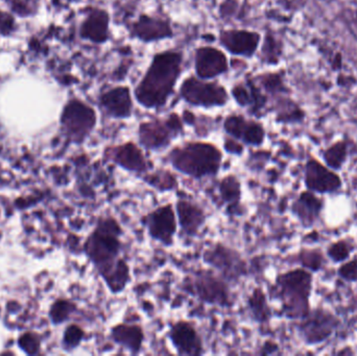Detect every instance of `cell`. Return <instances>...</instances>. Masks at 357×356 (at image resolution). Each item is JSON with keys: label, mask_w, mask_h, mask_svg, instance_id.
I'll return each mask as SVG.
<instances>
[{"label": "cell", "mask_w": 357, "mask_h": 356, "mask_svg": "<svg viewBox=\"0 0 357 356\" xmlns=\"http://www.w3.org/2000/svg\"><path fill=\"white\" fill-rule=\"evenodd\" d=\"M181 95L189 104L195 106H224L228 102V94L224 87L216 83H205L195 77H189L181 87Z\"/></svg>", "instance_id": "7"}, {"label": "cell", "mask_w": 357, "mask_h": 356, "mask_svg": "<svg viewBox=\"0 0 357 356\" xmlns=\"http://www.w3.org/2000/svg\"><path fill=\"white\" fill-rule=\"evenodd\" d=\"M299 261L304 269L310 272H319L324 265V255L317 249H303L300 252Z\"/></svg>", "instance_id": "29"}, {"label": "cell", "mask_w": 357, "mask_h": 356, "mask_svg": "<svg viewBox=\"0 0 357 356\" xmlns=\"http://www.w3.org/2000/svg\"><path fill=\"white\" fill-rule=\"evenodd\" d=\"M177 217L178 225L183 232L188 236H195L205 224V212L201 207L189 201L180 200L177 202Z\"/></svg>", "instance_id": "21"}, {"label": "cell", "mask_w": 357, "mask_h": 356, "mask_svg": "<svg viewBox=\"0 0 357 356\" xmlns=\"http://www.w3.org/2000/svg\"><path fill=\"white\" fill-rule=\"evenodd\" d=\"M224 127L231 137L241 140L248 146H261L266 138V131L260 123L247 121L238 115L229 116L225 121Z\"/></svg>", "instance_id": "13"}, {"label": "cell", "mask_w": 357, "mask_h": 356, "mask_svg": "<svg viewBox=\"0 0 357 356\" xmlns=\"http://www.w3.org/2000/svg\"><path fill=\"white\" fill-rule=\"evenodd\" d=\"M19 344L24 349L27 353L31 355V353H36L38 351V347H39V341L33 336V334H25L19 341Z\"/></svg>", "instance_id": "36"}, {"label": "cell", "mask_w": 357, "mask_h": 356, "mask_svg": "<svg viewBox=\"0 0 357 356\" xmlns=\"http://www.w3.org/2000/svg\"><path fill=\"white\" fill-rule=\"evenodd\" d=\"M305 112L298 105L289 102L281 109L278 114V121L283 123H299L305 119Z\"/></svg>", "instance_id": "30"}, {"label": "cell", "mask_w": 357, "mask_h": 356, "mask_svg": "<svg viewBox=\"0 0 357 356\" xmlns=\"http://www.w3.org/2000/svg\"><path fill=\"white\" fill-rule=\"evenodd\" d=\"M314 276L306 269H295L280 274L275 284V296L282 307V314L291 320H301L310 313V296Z\"/></svg>", "instance_id": "3"}, {"label": "cell", "mask_w": 357, "mask_h": 356, "mask_svg": "<svg viewBox=\"0 0 357 356\" xmlns=\"http://www.w3.org/2000/svg\"><path fill=\"white\" fill-rule=\"evenodd\" d=\"M133 33L142 41L151 42L173 36V31L167 21L142 15L134 24Z\"/></svg>", "instance_id": "20"}, {"label": "cell", "mask_w": 357, "mask_h": 356, "mask_svg": "<svg viewBox=\"0 0 357 356\" xmlns=\"http://www.w3.org/2000/svg\"><path fill=\"white\" fill-rule=\"evenodd\" d=\"M111 338L132 355H137L142 350L144 334L140 326L119 324L111 330Z\"/></svg>", "instance_id": "22"}, {"label": "cell", "mask_w": 357, "mask_h": 356, "mask_svg": "<svg viewBox=\"0 0 357 356\" xmlns=\"http://www.w3.org/2000/svg\"><path fill=\"white\" fill-rule=\"evenodd\" d=\"M75 305L71 303L67 302V301H59L56 304L54 305L52 309V317L54 322L65 321L68 319L70 314L75 311Z\"/></svg>", "instance_id": "33"}, {"label": "cell", "mask_w": 357, "mask_h": 356, "mask_svg": "<svg viewBox=\"0 0 357 356\" xmlns=\"http://www.w3.org/2000/svg\"><path fill=\"white\" fill-rule=\"evenodd\" d=\"M260 35L254 31H225L220 33V43L233 54L251 56L260 43Z\"/></svg>", "instance_id": "17"}, {"label": "cell", "mask_w": 357, "mask_h": 356, "mask_svg": "<svg viewBox=\"0 0 357 356\" xmlns=\"http://www.w3.org/2000/svg\"><path fill=\"white\" fill-rule=\"evenodd\" d=\"M62 123L71 139L82 142L96 127V114L87 105L73 100L65 108Z\"/></svg>", "instance_id": "8"}, {"label": "cell", "mask_w": 357, "mask_h": 356, "mask_svg": "<svg viewBox=\"0 0 357 356\" xmlns=\"http://www.w3.org/2000/svg\"><path fill=\"white\" fill-rule=\"evenodd\" d=\"M261 83L266 91L271 92V93H278V92L280 93V92L287 91L282 75H278V73L264 75L262 77Z\"/></svg>", "instance_id": "31"}, {"label": "cell", "mask_w": 357, "mask_h": 356, "mask_svg": "<svg viewBox=\"0 0 357 356\" xmlns=\"http://www.w3.org/2000/svg\"><path fill=\"white\" fill-rule=\"evenodd\" d=\"M146 227L153 240L161 242L165 246L173 245L174 236L177 233V215L173 205L167 204L159 207L146 215Z\"/></svg>", "instance_id": "10"}, {"label": "cell", "mask_w": 357, "mask_h": 356, "mask_svg": "<svg viewBox=\"0 0 357 356\" xmlns=\"http://www.w3.org/2000/svg\"><path fill=\"white\" fill-rule=\"evenodd\" d=\"M182 129L180 118L175 114L167 121H148L140 125L139 141L148 150H161L167 148Z\"/></svg>", "instance_id": "6"}, {"label": "cell", "mask_w": 357, "mask_h": 356, "mask_svg": "<svg viewBox=\"0 0 357 356\" xmlns=\"http://www.w3.org/2000/svg\"><path fill=\"white\" fill-rule=\"evenodd\" d=\"M248 304H249L250 311H251L255 321L259 322V323H266L270 320L272 311L268 307L266 295L260 288L254 290L250 296Z\"/></svg>", "instance_id": "26"}, {"label": "cell", "mask_w": 357, "mask_h": 356, "mask_svg": "<svg viewBox=\"0 0 357 356\" xmlns=\"http://www.w3.org/2000/svg\"><path fill=\"white\" fill-rule=\"evenodd\" d=\"M339 326L340 320L335 314L316 309L301 319L299 334L305 344L319 345L331 339Z\"/></svg>", "instance_id": "5"}, {"label": "cell", "mask_w": 357, "mask_h": 356, "mask_svg": "<svg viewBox=\"0 0 357 356\" xmlns=\"http://www.w3.org/2000/svg\"><path fill=\"white\" fill-rule=\"evenodd\" d=\"M204 261L213 265L222 275L230 279H236L245 274V263L241 257L226 247L218 246L208 250L204 256Z\"/></svg>", "instance_id": "14"}, {"label": "cell", "mask_w": 357, "mask_h": 356, "mask_svg": "<svg viewBox=\"0 0 357 356\" xmlns=\"http://www.w3.org/2000/svg\"><path fill=\"white\" fill-rule=\"evenodd\" d=\"M195 295L204 302L227 307L230 304V293L226 284L212 274L201 272L192 280Z\"/></svg>", "instance_id": "11"}, {"label": "cell", "mask_w": 357, "mask_h": 356, "mask_svg": "<svg viewBox=\"0 0 357 356\" xmlns=\"http://www.w3.org/2000/svg\"><path fill=\"white\" fill-rule=\"evenodd\" d=\"M222 199L228 204H236L241 200V184L236 178H225L220 186Z\"/></svg>", "instance_id": "28"}, {"label": "cell", "mask_w": 357, "mask_h": 356, "mask_svg": "<svg viewBox=\"0 0 357 356\" xmlns=\"http://www.w3.org/2000/svg\"><path fill=\"white\" fill-rule=\"evenodd\" d=\"M84 338V332L77 325H71L67 328L64 334V344L67 348H75L79 346Z\"/></svg>", "instance_id": "34"}, {"label": "cell", "mask_w": 357, "mask_h": 356, "mask_svg": "<svg viewBox=\"0 0 357 356\" xmlns=\"http://www.w3.org/2000/svg\"><path fill=\"white\" fill-rule=\"evenodd\" d=\"M222 159V153L215 146L204 142L187 144L169 154V161L178 171L195 179L215 176Z\"/></svg>", "instance_id": "4"}, {"label": "cell", "mask_w": 357, "mask_h": 356, "mask_svg": "<svg viewBox=\"0 0 357 356\" xmlns=\"http://www.w3.org/2000/svg\"><path fill=\"white\" fill-rule=\"evenodd\" d=\"M123 230L113 217L98 222V227L86 242V252L96 265L109 290L117 294L130 282V268L119 257Z\"/></svg>", "instance_id": "1"}, {"label": "cell", "mask_w": 357, "mask_h": 356, "mask_svg": "<svg viewBox=\"0 0 357 356\" xmlns=\"http://www.w3.org/2000/svg\"><path fill=\"white\" fill-rule=\"evenodd\" d=\"M322 156L329 169L341 171L349 157V144L346 140H337L323 152Z\"/></svg>", "instance_id": "25"}, {"label": "cell", "mask_w": 357, "mask_h": 356, "mask_svg": "<svg viewBox=\"0 0 357 356\" xmlns=\"http://www.w3.org/2000/svg\"><path fill=\"white\" fill-rule=\"evenodd\" d=\"M354 251V246L350 240H340L329 245L326 254L333 263H343L350 258Z\"/></svg>", "instance_id": "27"}, {"label": "cell", "mask_w": 357, "mask_h": 356, "mask_svg": "<svg viewBox=\"0 0 357 356\" xmlns=\"http://www.w3.org/2000/svg\"><path fill=\"white\" fill-rule=\"evenodd\" d=\"M169 338L178 355H203V343L195 326L189 322L180 321L172 325Z\"/></svg>", "instance_id": "12"}, {"label": "cell", "mask_w": 357, "mask_h": 356, "mask_svg": "<svg viewBox=\"0 0 357 356\" xmlns=\"http://www.w3.org/2000/svg\"><path fill=\"white\" fill-rule=\"evenodd\" d=\"M182 68V56L167 52L157 54L146 77L136 88L138 102L146 108H161L167 104Z\"/></svg>", "instance_id": "2"}, {"label": "cell", "mask_w": 357, "mask_h": 356, "mask_svg": "<svg viewBox=\"0 0 357 356\" xmlns=\"http://www.w3.org/2000/svg\"><path fill=\"white\" fill-rule=\"evenodd\" d=\"M324 201L310 190L301 192L291 205V212L304 228H310L320 219Z\"/></svg>", "instance_id": "16"}, {"label": "cell", "mask_w": 357, "mask_h": 356, "mask_svg": "<svg viewBox=\"0 0 357 356\" xmlns=\"http://www.w3.org/2000/svg\"><path fill=\"white\" fill-rule=\"evenodd\" d=\"M232 94L241 106H249L252 112H258L266 106V96L251 82L248 87L243 85L235 86L233 88Z\"/></svg>", "instance_id": "24"}, {"label": "cell", "mask_w": 357, "mask_h": 356, "mask_svg": "<svg viewBox=\"0 0 357 356\" xmlns=\"http://www.w3.org/2000/svg\"><path fill=\"white\" fill-rule=\"evenodd\" d=\"M82 37L94 42L102 43L109 37V15L106 10H92L82 26Z\"/></svg>", "instance_id": "23"}, {"label": "cell", "mask_w": 357, "mask_h": 356, "mask_svg": "<svg viewBox=\"0 0 357 356\" xmlns=\"http://www.w3.org/2000/svg\"><path fill=\"white\" fill-rule=\"evenodd\" d=\"M304 184L314 194H329L339 192L343 186L337 171L314 158H310L304 167Z\"/></svg>", "instance_id": "9"}, {"label": "cell", "mask_w": 357, "mask_h": 356, "mask_svg": "<svg viewBox=\"0 0 357 356\" xmlns=\"http://www.w3.org/2000/svg\"><path fill=\"white\" fill-rule=\"evenodd\" d=\"M110 158L113 162L128 171L144 173L149 169L148 161L142 154V150L132 142L113 148L111 150Z\"/></svg>", "instance_id": "18"}, {"label": "cell", "mask_w": 357, "mask_h": 356, "mask_svg": "<svg viewBox=\"0 0 357 356\" xmlns=\"http://www.w3.org/2000/svg\"><path fill=\"white\" fill-rule=\"evenodd\" d=\"M225 148L232 154L241 155L243 153V146L230 139L227 140L226 144H225Z\"/></svg>", "instance_id": "37"}, {"label": "cell", "mask_w": 357, "mask_h": 356, "mask_svg": "<svg viewBox=\"0 0 357 356\" xmlns=\"http://www.w3.org/2000/svg\"><path fill=\"white\" fill-rule=\"evenodd\" d=\"M264 50H266V52H264V54H266V58H268V63H276L278 61L280 54L274 52V50L279 52L278 44H277L276 40L271 37V36H268V38H266Z\"/></svg>", "instance_id": "35"}, {"label": "cell", "mask_w": 357, "mask_h": 356, "mask_svg": "<svg viewBox=\"0 0 357 356\" xmlns=\"http://www.w3.org/2000/svg\"><path fill=\"white\" fill-rule=\"evenodd\" d=\"M195 70L201 79H212L228 70V62L224 52L218 48L201 47L195 52Z\"/></svg>", "instance_id": "15"}, {"label": "cell", "mask_w": 357, "mask_h": 356, "mask_svg": "<svg viewBox=\"0 0 357 356\" xmlns=\"http://www.w3.org/2000/svg\"><path fill=\"white\" fill-rule=\"evenodd\" d=\"M337 275L346 282H357V258L346 261L337 269Z\"/></svg>", "instance_id": "32"}, {"label": "cell", "mask_w": 357, "mask_h": 356, "mask_svg": "<svg viewBox=\"0 0 357 356\" xmlns=\"http://www.w3.org/2000/svg\"><path fill=\"white\" fill-rule=\"evenodd\" d=\"M100 104L110 116L128 118L131 116L133 102L127 87H116L109 90L100 98Z\"/></svg>", "instance_id": "19"}]
</instances>
